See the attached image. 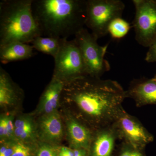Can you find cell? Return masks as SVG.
Masks as SVG:
<instances>
[{
  "instance_id": "1",
  "label": "cell",
  "mask_w": 156,
  "mask_h": 156,
  "mask_svg": "<svg viewBox=\"0 0 156 156\" xmlns=\"http://www.w3.org/2000/svg\"><path fill=\"white\" fill-rule=\"evenodd\" d=\"M62 94L76 106L78 118L95 131L114 122L127 98L117 81L89 76L65 84Z\"/></svg>"
},
{
  "instance_id": "2",
  "label": "cell",
  "mask_w": 156,
  "mask_h": 156,
  "mask_svg": "<svg viewBox=\"0 0 156 156\" xmlns=\"http://www.w3.org/2000/svg\"><path fill=\"white\" fill-rule=\"evenodd\" d=\"M87 0H33L32 11L41 36L68 39L85 26Z\"/></svg>"
},
{
  "instance_id": "3",
  "label": "cell",
  "mask_w": 156,
  "mask_h": 156,
  "mask_svg": "<svg viewBox=\"0 0 156 156\" xmlns=\"http://www.w3.org/2000/svg\"><path fill=\"white\" fill-rule=\"evenodd\" d=\"M33 1L0 2V47L14 42L29 44L41 36L33 15Z\"/></svg>"
},
{
  "instance_id": "4",
  "label": "cell",
  "mask_w": 156,
  "mask_h": 156,
  "mask_svg": "<svg viewBox=\"0 0 156 156\" xmlns=\"http://www.w3.org/2000/svg\"><path fill=\"white\" fill-rule=\"evenodd\" d=\"M125 8L120 0H87L85 26L98 40L108 33L109 26L122 17Z\"/></svg>"
},
{
  "instance_id": "5",
  "label": "cell",
  "mask_w": 156,
  "mask_h": 156,
  "mask_svg": "<svg viewBox=\"0 0 156 156\" xmlns=\"http://www.w3.org/2000/svg\"><path fill=\"white\" fill-rule=\"evenodd\" d=\"M54 59L53 77L65 84L88 76L83 58L74 39H61L60 48Z\"/></svg>"
},
{
  "instance_id": "6",
  "label": "cell",
  "mask_w": 156,
  "mask_h": 156,
  "mask_svg": "<svg viewBox=\"0 0 156 156\" xmlns=\"http://www.w3.org/2000/svg\"><path fill=\"white\" fill-rule=\"evenodd\" d=\"M75 37L83 58L87 75L100 78L110 69L109 63L105 58L108 44L100 46L98 44V39L84 27L77 32Z\"/></svg>"
},
{
  "instance_id": "7",
  "label": "cell",
  "mask_w": 156,
  "mask_h": 156,
  "mask_svg": "<svg viewBox=\"0 0 156 156\" xmlns=\"http://www.w3.org/2000/svg\"><path fill=\"white\" fill-rule=\"evenodd\" d=\"M135 14L133 24L135 40L149 48L156 40V0H133Z\"/></svg>"
},
{
  "instance_id": "8",
  "label": "cell",
  "mask_w": 156,
  "mask_h": 156,
  "mask_svg": "<svg viewBox=\"0 0 156 156\" xmlns=\"http://www.w3.org/2000/svg\"><path fill=\"white\" fill-rule=\"evenodd\" d=\"M112 125L118 139L122 140L140 150H144L147 145L153 141L154 136L140 121L124 109Z\"/></svg>"
},
{
  "instance_id": "9",
  "label": "cell",
  "mask_w": 156,
  "mask_h": 156,
  "mask_svg": "<svg viewBox=\"0 0 156 156\" xmlns=\"http://www.w3.org/2000/svg\"><path fill=\"white\" fill-rule=\"evenodd\" d=\"M70 144L74 149H84L89 151L95 130L78 117L71 116L66 123Z\"/></svg>"
},
{
  "instance_id": "10",
  "label": "cell",
  "mask_w": 156,
  "mask_h": 156,
  "mask_svg": "<svg viewBox=\"0 0 156 156\" xmlns=\"http://www.w3.org/2000/svg\"><path fill=\"white\" fill-rule=\"evenodd\" d=\"M126 91V97L133 99L137 107L156 105V80L154 78L134 79Z\"/></svg>"
},
{
  "instance_id": "11",
  "label": "cell",
  "mask_w": 156,
  "mask_h": 156,
  "mask_svg": "<svg viewBox=\"0 0 156 156\" xmlns=\"http://www.w3.org/2000/svg\"><path fill=\"white\" fill-rule=\"evenodd\" d=\"M118 139L112 125L95 131L88 156H112Z\"/></svg>"
},
{
  "instance_id": "12",
  "label": "cell",
  "mask_w": 156,
  "mask_h": 156,
  "mask_svg": "<svg viewBox=\"0 0 156 156\" xmlns=\"http://www.w3.org/2000/svg\"><path fill=\"white\" fill-rule=\"evenodd\" d=\"M39 134L44 142L55 144L61 141L63 136L62 123L57 111L43 115L39 124Z\"/></svg>"
},
{
  "instance_id": "13",
  "label": "cell",
  "mask_w": 156,
  "mask_h": 156,
  "mask_svg": "<svg viewBox=\"0 0 156 156\" xmlns=\"http://www.w3.org/2000/svg\"><path fill=\"white\" fill-rule=\"evenodd\" d=\"M64 87L62 81L53 77L40 99L39 112L45 115L56 111Z\"/></svg>"
},
{
  "instance_id": "14",
  "label": "cell",
  "mask_w": 156,
  "mask_h": 156,
  "mask_svg": "<svg viewBox=\"0 0 156 156\" xmlns=\"http://www.w3.org/2000/svg\"><path fill=\"white\" fill-rule=\"evenodd\" d=\"M32 45L20 42H14L0 47V60L3 63L27 59L33 56Z\"/></svg>"
},
{
  "instance_id": "15",
  "label": "cell",
  "mask_w": 156,
  "mask_h": 156,
  "mask_svg": "<svg viewBox=\"0 0 156 156\" xmlns=\"http://www.w3.org/2000/svg\"><path fill=\"white\" fill-rule=\"evenodd\" d=\"M22 91L11 80L9 74L0 66V105L2 107L14 104L21 97Z\"/></svg>"
},
{
  "instance_id": "16",
  "label": "cell",
  "mask_w": 156,
  "mask_h": 156,
  "mask_svg": "<svg viewBox=\"0 0 156 156\" xmlns=\"http://www.w3.org/2000/svg\"><path fill=\"white\" fill-rule=\"evenodd\" d=\"M35 136V127L31 118L26 116L17 118L14 122V138L24 143L33 141Z\"/></svg>"
},
{
  "instance_id": "17",
  "label": "cell",
  "mask_w": 156,
  "mask_h": 156,
  "mask_svg": "<svg viewBox=\"0 0 156 156\" xmlns=\"http://www.w3.org/2000/svg\"><path fill=\"white\" fill-rule=\"evenodd\" d=\"M61 40L52 37L39 36L34 39L31 43L34 49L50 55L54 58L60 48Z\"/></svg>"
},
{
  "instance_id": "18",
  "label": "cell",
  "mask_w": 156,
  "mask_h": 156,
  "mask_svg": "<svg viewBox=\"0 0 156 156\" xmlns=\"http://www.w3.org/2000/svg\"><path fill=\"white\" fill-rule=\"evenodd\" d=\"M130 29V24L122 17H119L114 20L109 26L108 32L114 38L120 39L128 33Z\"/></svg>"
},
{
  "instance_id": "19",
  "label": "cell",
  "mask_w": 156,
  "mask_h": 156,
  "mask_svg": "<svg viewBox=\"0 0 156 156\" xmlns=\"http://www.w3.org/2000/svg\"><path fill=\"white\" fill-rule=\"evenodd\" d=\"M118 156H146L144 151L140 150L129 144L123 141Z\"/></svg>"
},
{
  "instance_id": "20",
  "label": "cell",
  "mask_w": 156,
  "mask_h": 156,
  "mask_svg": "<svg viewBox=\"0 0 156 156\" xmlns=\"http://www.w3.org/2000/svg\"><path fill=\"white\" fill-rule=\"evenodd\" d=\"M37 156H58V153L53 147L45 143L39 147Z\"/></svg>"
},
{
  "instance_id": "21",
  "label": "cell",
  "mask_w": 156,
  "mask_h": 156,
  "mask_svg": "<svg viewBox=\"0 0 156 156\" xmlns=\"http://www.w3.org/2000/svg\"><path fill=\"white\" fill-rule=\"evenodd\" d=\"M11 156H32L30 148L23 143L16 144L14 153Z\"/></svg>"
},
{
  "instance_id": "22",
  "label": "cell",
  "mask_w": 156,
  "mask_h": 156,
  "mask_svg": "<svg viewBox=\"0 0 156 156\" xmlns=\"http://www.w3.org/2000/svg\"><path fill=\"white\" fill-rule=\"evenodd\" d=\"M7 119L8 116L2 115L0 119V137L1 140H5L6 141L8 137L7 132Z\"/></svg>"
},
{
  "instance_id": "23",
  "label": "cell",
  "mask_w": 156,
  "mask_h": 156,
  "mask_svg": "<svg viewBox=\"0 0 156 156\" xmlns=\"http://www.w3.org/2000/svg\"><path fill=\"white\" fill-rule=\"evenodd\" d=\"M148 48L145 57L146 61L148 62H156V40Z\"/></svg>"
},
{
  "instance_id": "24",
  "label": "cell",
  "mask_w": 156,
  "mask_h": 156,
  "mask_svg": "<svg viewBox=\"0 0 156 156\" xmlns=\"http://www.w3.org/2000/svg\"><path fill=\"white\" fill-rule=\"evenodd\" d=\"M14 123L13 122V117L12 115L8 116L7 119V132L8 137L7 140L14 138Z\"/></svg>"
},
{
  "instance_id": "25",
  "label": "cell",
  "mask_w": 156,
  "mask_h": 156,
  "mask_svg": "<svg viewBox=\"0 0 156 156\" xmlns=\"http://www.w3.org/2000/svg\"><path fill=\"white\" fill-rule=\"evenodd\" d=\"M16 144H8V147L5 152V154L2 156H11L14 153V148Z\"/></svg>"
},
{
  "instance_id": "26",
  "label": "cell",
  "mask_w": 156,
  "mask_h": 156,
  "mask_svg": "<svg viewBox=\"0 0 156 156\" xmlns=\"http://www.w3.org/2000/svg\"><path fill=\"white\" fill-rule=\"evenodd\" d=\"M58 156H69L66 151V147H62L59 153H58Z\"/></svg>"
},
{
  "instance_id": "27",
  "label": "cell",
  "mask_w": 156,
  "mask_h": 156,
  "mask_svg": "<svg viewBox=\"0 0 156 156\" xmlns=\"http://www.w3.org/2000/svg\"><path fill=\"white\" fill-rule=\"evenodd\" d=\"M88 153L83 154L81 155L80 156H88Z\"/></svg>"
},
{
  "instance_id": "28",
  "label": "cell",
  "mask_w": 156,
  "mask_h": 156,
  "mask_svg": "<svg viewBox=\"0 0 156 156\" xmlns=\"http://www.w3.org/2000/svg\"><path fill=\"white\" fill-rule=\"evenodd\" d=\"M154 78L155 79H156V74L155 75L154 77Z\"/></svg>"
}]
</instances>
